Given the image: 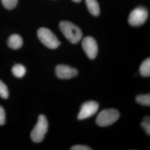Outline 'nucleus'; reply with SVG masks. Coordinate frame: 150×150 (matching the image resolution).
Instances as JSON below:
<instances>
[{"label":"nucleus","mask_w":150,"mask_h":150,"mask_svg":"<svg viewBox=\"0 0 150 150\" xmlns=\"http://www.w3.org/2000/svg\"><path fill=\"white\" fill-rule=\"evenodd\" d=\"M59 28L70 42L72 43H78L82 38V33L80 28L76 25L69 21H61L59 24Z\"/></svg>","instance_id":"1"},{"label":"nucleus","mask_w":150,"mask_h":150,"mask_svg":"<svg viewBox=\"0 0 150 150\" xmlns=\"http://www.w3.org/2000/svg\"><path fill=\"white\" fill-rule=\"evenodd\" d=\"M38 36L40 41L48 48L55 49L60 45V42L56 36L47 28L42 27L38 29Z\"/></svg>","instance_id":"2"},{"label":"nucleus","mask_w":150,"mask_h":150,"mask_svg":"<svg viewBox=\"0 0 150 150\" xmlns=\"http://www.w3.org/2000/svg\"><path fill=\"white\" fill-rule=\"evenodd\" d=\"M48 129V122L44 115L39 116L38 122L31 133V138L34 142L38 143L43 140Z\"/></svg>","instance_id":"3"},{"label":"nucleus","mask_w":150,"mask_h":150,"mask_svg":"<svg viewBox=\"0 0 150 150\" xmlns=\"http://www.w3.org/2000/svg\"><path fill=\"white\" fill-rule=\"evenodd\" d=\"M120 117V113L116 109H105L101 111L96 118V123L101 127L108 126Z\"/></svg>","instance_id":"4"},{"label":"nucleus","mask_w":150,"mask_h":150,"mask_svg":"<svg viewBox=\"0 0 150 150\" xmlns=\"http://www.w3.org/2000/svg\"><path fill=\"white\" fill-rule=\"evenodd\" d=\"M148 17V11L142 7H139L132 11L129 17V25L132 26H139L143 25Z\"/></svg>","instance_id":"5"},{"label":"nucleus","mask_w":150,"mask_h":150,"mask_svg":"<svg viewBox=\"0 0 150 150\" xmlns=\"http://www.w3.org/2000/svg\"><path fill=\"white\" fill-rule=\"evenodd\" d=\"M82 48L90 59H95L98 53V46L96 40L91 36L84 38L82 42Z\"/></svg>","instance_id":"6"},{"label":"nucleus","mask_w":150,"mask_h":150,"mask_svg":"<svg viewBox=\"0 0 150 150\" xmlns=\"http://www.w3.org/2000/svg\"><path fill=\"white\" fill-rule=\"evenodd\" d=\"M98 107V103L95 101H88L84 103L81 107L78 119L82 120L93 116L97 112Z\"/></svg>","instance_id":"7"},{"label":"nucleus","mask_w":150,"mask_h":150,"mask_svg":"<svg viewBox=\"0 0 150 150\" xmlns=\"http://www.w3.org/2000/svg\"><path fill=\"white\" fill-rule=\"evenodd\" d=\"M55 72L57 77L61 79H70L78 74L77 70L75 68L64 64H59L56 66Z\"/></svg>","instance_id":"8"},{"label":"nucleus","mask_w":150,"mask_h":150,"mask_svg":"<svg viewBox=\"0 0 150 150\" xmlns=\"http://www.w3.org/2000/svg\"><path fill=\"white\" fill-rule=\"evenodd\" d=\"M8 46L13 50H17L21 47L23 44V41L21 37L18 35L14 34L11 35L8 39Z\"/></svg>","instance_id":"9"},{"label":"nucleus","mask_w":150,"mask_h":150,"mask_svg":"<svg viewBox=\"0 0 150 150\" xmlns=\"http://www.w3.org/2000/svg\"><path fill=\"white\" fill-rule=\"evenodd\" d=\"M87 7L90 13L93 16L100 15V6L96 0H85Z\"/></svg>","instance_id":"10"},{"label":"nucleus","mask_w":150,"mask_h":150,"mask_svg":"<svg viewBox=\"0 0 150 150\" xmlns=\"http://www.w3.org/2000/svg\"><path fill=\"white\" fill-rule=\"evenodd\" d=\"M139 72L144 77H149L150 76V59H145L142 63L139 68Z\"/></svg>","instance_id":"11"},{"label":"nucleus","mask_w":150,"mask_h":150,"mask_svg":"<svg viewBox=\"0 0 150 150\" xmlns=\"http://www.w3.org/2000/svg\"><path fill=\"white\" fill-rule=\"evenodd\" d=\"M12 72L13 75L16 77L21 78L25 75L26 70L25 67L20 64H15L12 69Z\"/></svg>","instance_id":"12"},{"label":"nucleus","mask_w":150,"mask_h":150,"mask_svg":"<svg viewBox=\"0 0 150 150\" xmlns=\"http://www.w3.org/2000/svg\"><path fill=\"white\" fill-rule=\"evenodd\" d=\"M136 100L137 103L142 105L146 106H149L150 105V94L139 95L137 96Z\"/></svg>","instance_id":"13"},{"label":"nucleus","mask_w":150,"mask_h":150,"mask_svg":"<svg viewBox=\"0 0 150 150\" xmlns=\"http://www.w3.org/2000/svg\"><path fill=\"white\" fill-rule=\"evenodd\" d=\"M4 6L7 9L11 10L16 7L18 0H1Z\"/></svg>","instance_id":"14"},{"label":"nucleus","mask_w":150,"mask_h":150,"mask_svg":"<svg viewBox=\"0 0 150 150\" xmlns=\"http://www.w3.org/2000/svg\"><path fill=\"white\" fill-rule=\"evenodd\" d=\"M9 95L8 88L5 84L1 81H0V96L2 98L6 99Z\"/></svg>","instance_id":"15"},{"label":"nucleus","mask_w":150,"mask_h":150,"mask_svg":"<svg viewBox=\"0 0 150 150\" xmlns=\"http://www.w3.org/2000/svg\"><path fill=\"white\" fill-rule=\"evenodd\" d=\"M141 126L145 129V132L148 135L150 134V118L149 116H146L143 119L141 122Z\"/></svg>","instance_id":"16"},{"label":"nucleus","mask_w":150,"mask_h":150,"mask_svg":"<svg viewBox=\"0 0 150 150\" xmlns=\"http://www.w3.org/2000/svg\"><path fill=\"white\" fill-rule=\"evenodd\" d=\"M5 112L3 107L0 106V126L4 125L5 123Z\"/></svg>","instance_id":"17"},{"label":"nucleus","mask_w":150,"mask_h":150,"mask_svg":"<svg viewBox=\"0 0 150 150\" xmlns=\"http://www.w3.org/2000/svg\"><path fill=\"white\" fill-rule=\"evenodd\" d=\"M71 150H91L92 149L88 146L85 145H76L71 147Z\"/></svg>","instance_id":"18"},{"label":"nucleus","mask_w":150,"mask_h":150,"mask_svg":"<svg viewBox=\"0 0 150 150\" xmlns=\"http://www.w3.org/2000/svg\"><path fill=\"white\" fill-rule=\"evenodd\" d=\"M72 1H74V2H80L82 0H72Z\"/></svg>","instance_id":"19"}]
</instances>
